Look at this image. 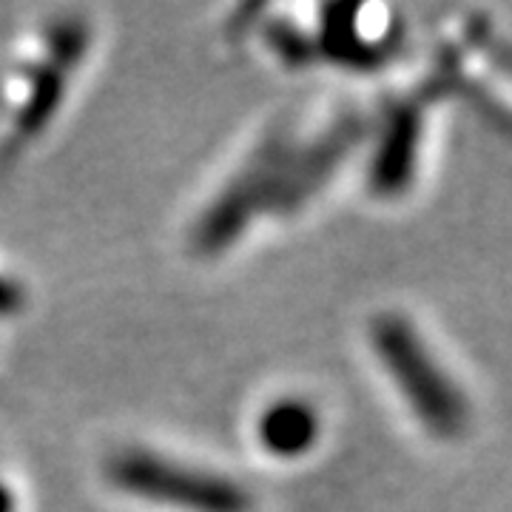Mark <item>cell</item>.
<instances>
[{
	"label": "cell",
	"instance_id": "1",
	"mask_svg": "<svg viewBox=\"0 0 512 512\" xmlns=\"http://www.w3.org/2000/svg\"><path fill=\"white\" fill-rule=\"evenodd\" d=\"M373 345L384 370H390L393 382L399 384V393L424 427H430L436 436H458L467 427V399L427 350L413 325L393 313L382 316L373 328Z\"/></svg>",
	"mask_w": 512,
	"mask_h": 512
},
{
	"label": "cell",
	"instance_id": "2",
	"mask_svg": "<svg viewBox=\"0 0 512 512\" xmlns=\"http://www.w3.org/2000/svg\"><path fill=\"white\" fill-rule=\"evenodd\" d=\"M117 476L137 493L168 498V504L191 507L197 512H237L242 507V498L231 484H222L208 476L202 478L200 473H191L185 467L180 470L174 464L154 458H128Z\"/></svg>",
	"mask_w": 512,
	"mask_h": 512
},
{
	"label": "cell",
	"instance_id": "3",
	"mask_svg": "<svg viewBox=\"0 0 512 512\" xmlns=\"http://www.w3.org/2000/svg\"><path fill=\"white\" fill-rule=\"evenodd\" d=\"M262 439L279 453L302 450L313 439V416L299 404H279L262 424Z\"/></svg>",
	"mask_w": 512,
	"mask_h": 512
}]
</instances>
